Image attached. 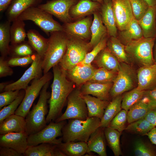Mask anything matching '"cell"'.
Instances as JSON below:
<instances>
[{"instance_id": "6da1fadb", "label": "cell", "mask_w": 156, "mask_h": 156, "mask_svg": "<svg viewBox=\"0 0 156 156\" xmlns=\"http://www.w3.org/2000/svg\"><path fill=\"white\" fill-rule=\"evenodd\" d=\"M53 78L48 101L49 109L46 118L48 123L55 121L60 116L68 96L76 87L67 77L66 71L59 64L53 67Z\"/></svg>"}, {"instance_id": "7a4b0ae2", "label": "cell", "mask_w": 156, "mask_h": 156, "mask_svg": "<svg viewBox=\"0 0 156 156\" xmlns=\"http://www.w3.org/2000/svg\"><path fill=\"white\" fill-rule=\"evenodd\" d=\"M62 129L64 142L81 141L87 143L90 136L100 127L101 119L96 117L86 120L69 119Z\"/></svg>"}, {"instance_id": "3957f363", "label": "cell", "mask_w": 156, "mask_h": 156, "mask_svg": "<svg viewBox=\"0 0 156 156\" xmlns=\"http://www.w3.org/2000/svg\"><path fill=\"white\" fill-rule=\"evenodd\" d=\"M50 81L43 86L37 103L34 105L25 117L26 132L28 135L39 131L47 126L45 116L49 111L47 101L51 96V93L47 91Z\"/></svg>"}, {"instance_id": "277c9868", "label": "cell", "mask_w": 156, "mask_h": 156, "mask_svg": "<svg viewBox=\"0 0 156 156\" xmlns=\"http://www.w3.org/2000/svg\"><path fill=\"white\" fill-rule=\"evenodd\" d=\"M155 38L144 37L130 42L125 45V50L131 62L140 67L155 64L153 49Z\"/></svg>"}, {"instance_id": "5b68a950", "label": "cell", "mask_w": 156, "mask_h": 156, "mask_svg": "<svg viewBox=\"0 0 156 156\" xmlns=\"http://www.w3.org/2000/svg\"><path fill=\"white\" fill-rule=\"evenodd\" d=\"M49 44L42 61L44 74L57 65L64 57L67 48L68 36L63 31L53 32L50 34Z\"/></svg>"}, {"instance_id": "8992f818", "label": "cell", "mask_w": 156, "mask_h": 156, "mask_svg": "<svg viewBox=\"0 0 156 156\" xmlns=\"http://www.w3.org/2000/svg\"><path fill=\"white\" fill-rule=\"evenodd\" d=\"M67 36L66 52L58 64L66 71L81 63L91 49L88 43L85 40L74 37Z\"/></svg>"}, {"instance_id": "52a82bcc", "label": "cell", "mask_w": 156, "mask_h": 156, "mask_svg": "<svg viewBox=\"0 0 156 156\" xmlns=\"http://www.w3.org/2000/svg\"><path fill=\"white\" fill-rule=\"evenodd\" d=\"M18 18L24 21H33L47 35L55 31H63L62 26L53 19L52 15L38 7L27 9Z\"/></svg>"}, {"instance_id": "ba28073f", "label": "cell", "mask_w": 156, "mask_h": 156, "mask_svg": "<svg viewBox=\"0 0 156 156\" xmlns=\"http://www.w3.org/2000/svg\"><path fill=\"white\" fill-rule=\"evenodd\" d=\"M138 85L137 73L130 64L119 62L117 75L110 92L111 98L130 91Z\"/></svg>"}, {"instance_id": "9c48e42d", "label": "cell", "mask_w": 156, "mask_h": 156, "mask_svg": "<svg viewBox=\"0 0 156 156\" xmlns=\"http://www.w3.org/2000/svg\"><path fill=\"white\" fill-rule=\"evenodd\" d=\"M66 120L58 122L51 121L39 131L28 135V146H36L43 143L58 145L62 143V138H57L62 135V129L66 123Z\"/></svg>"}, {"instance_id": "30bf717a", "label": "cell", "mask_w": 156, "mask_h": 156, "mask_svg": "<svg viewBox=\"0 0 156 156\" xmlns=\"http://www.w3.org/2000/svg\"><path fill=\"white\" fill-rule=\"evenodd\" d=\"M53 76L52 73L49 71L44 74L41 77L32 80L31 85L25 90L24 97L14 114L25 118L42 87L47 82L50 81Z\"/></svg>"}, {"instance_id": "8fae6325", "label": "cell", "mask_w": 156, "mask_h": 156, "mask_svg": "<svg viewBox=\"0 0 156 156\" xmlns=\"http://www.w3.org/2000/svg\"><path fill=\"white\" fill-rule=\"evenodd\" d=\"M65 112L55 121L58 122L71 119L86 120L88 118L86 104L80 94L79 88L76 87L69 94Z\"/></svg>"}, {"instance_id": "7c38bea8", "label": "cell", "mask_w": 156, "mask_h": 156, "mask_svg": "<svg viewBox=\"0 0 156 156\" xmlns=\"http://www.w3.org/2000/svg\"><path fill=\"white\" fill-rule=\"evenodd\" d=\"M77 0H51L37 7L53 15L64 23L70 22V14L71 7L77 3Z\"/></svg>"}, {"instance_id": "4fadbf2b", "label": "cell", "mask_w": 156, "mask_h": 156, "mask_svg": "<svg viewBox=\"0 0 156 156\" xmlns=\"http://www.w3.org/2000/svg\"><path fill=\"white\" fill-rule=\"evenodd\" d=\"M42 59L36 53L31 65L22 76L15 82L8 84L4 91L25 90L31 80L42 76Z\"/></svg>"}, {"instance_id": "5bb4252c", "label": "cell", "mask_w": 156, "mask_h": 156, "mask_svg": "<svg viewBox=\"0 0 156 156\" xmlns=\"http://www.w3.org/2000/svg\"><path fill=\"white\" fill-rule=\"evenodd\" d=\"M112 8L117 29H125L134 18L130 0H114Z\"/></svg>"}, {"instance_id": "9a60e30c", "label": "cell", "mask_w": 156, "mask_h": 156, "mask_svg": "<svg viewBox=\"0 0 156 156\" xmlns=\"http://www.w3.org/2000/svg\"><path fill=\"white\" fill-rule=\"evenodd\" d=\"M92 18L87 17L75 22L64 23L63 31L69 36L76 37L85 40L91 38V26Z\"/></svg>"}, {"instance_id": "2e32d148", "label": "cell", "mask_w": 156, "mask_h": 156, "mask_svg": "<svg viewBox=\"0 0 156 156\" xmlns=\"http://www.w3.org/2000/svg\"><path fill=\"white\" fill-rule=\"evenodd\" d=\"M28 136L26 131L0 134V146L11 148L23 155L29 146Z\"/></svg>"}, {"instance_id": "e0dca14e", "label": "cell", "mask_w": 156, "mask_h": 156, "mask_svg": "<svg viewBox=\"0 0 156 156\" xmlns=\"http://www.w3.org/2000/svg\"><path fill=\"white\" fill-rule=\"evenodd\" d=\"M96 69L92 64L80 63L71 69L66 71L68 78L74 83L77 87L79 88L90 79Z\"/></svg>"}, {"instance_id": "ac0fdd59", "label": "cell", "mask_w": 156, "mask_h": 156, "mask_svg": "<svg viewBox=\"0 0 156 156\" xmlns=\"http://www.w3.org/2000/svg\"><path fill=\"white\" fill-rule=\"evenodd\" d=\"M113 82L100 83L87 81L80 88L81 95H92L100 99L110 101V92Z\"/></svg>"}, {"instance_id": "d6986e66", "label": "cell", "mask_w": 156, "mask_h": 156, "mask_svg": "<svg viewBox=\"0 0 156 156\" xmlns=\"http://www.w3.org/2000/svg\"><path fill=\"white\" fill-rule=\"evenodd\" d=\"M137 87L142 90L156 87V64L139 68L137 72Z\"/></svg>"}, {"instance_id": "ffe728a7", "label": "cell", "mask_w": 156, "mask_h": 156, "mask_svg": "<svg viewBox=\"0 0 156 156\" xmlns=\"http://www.w3.org/2000/svg\"><path fill=\"white\" fill-rule=\"evenodd\" d=\"M104 128L98 127L90 136L87 142V153L94 152L100 156H106Z\"/></svg>"}, {"instance_id": "44dd1931", "label": "cell", "mask_w": 156, "mask_h": 156, "mask_svg": "<svg viewBox=\"0 0 156 156\" xmlns=\"http://www.w3.org/2000/svg\"><path fill=\"white\" fill-rule=\"evenodd\" d=\"M101 8L102 21L107 34L110 36L117 37V28L113 10L112 1H103Z\"/></svg>"}, {"instance_id": "7402d4cb", "label": "cell", "mask_w": 156, "mask_h": 156, "mask_svg": "<svg viewBox=\"0 0 156 156\" xmlns=\"http://www.w3.org/2000/svg\"><path fill=\"white\" fill-rule=\"evenodd\" d=\"M42 0H13L5 12L7 21L11 23L29 8L37 7Z\"/></svg>"}, {"instance_id": "603a6c76", "label": "cell", "mask_w": 156, "mask_h": 156, "mask_svg": "<svg viewBox=\"0 0 156 156\" xmlns=\"http://www.w3.org/2000/svg\"><path fill=\"white\" fill-rule=\"evenodd\" d=\"M142 31L143 37H156V6L149 7L142 18L138 21Z\"/></svg>"}, {"instance_id": "cb8c5ba5", "label": "cell", "mask_w": 156, "mask_h": 156, "mask_svg": "<svg viewBox=\"0 0 156 156\" xmlns=\"http://www.w3.org/2000/svg\"><path fill=\"white\" fill-rule=\"evenodd\" d=\"M26 131L25 118L15 114L8 117L0 123V134L19 133Z\"/></svg>"}, {"instance_id": "d4e9b609", "label": "cell", "mask_w": 156, "mask_h": 156, "mask_svg": "<svg viewBox=\"0 0 156 156\" xmlns=\"http://www.w3.org/2000/svg\"><path fill=\"white\" fill-rule=\"evenodd\" d=\"M23 155L25 156H66L57 145L43 143L29 146Z\"/></svg>"}, {"instance_id": "484cf974", "label": "cell", "mask_w": 156, "mask_h": 156, "mask_svg": "<svg viewBox=\"0 0 156 156\" xmlns=\"http://www.w3.org/2000/svg\"><path fill=\"white\" fill-rule=\"evenodd\" d=\"M101 4L92 0H79L70 8V14L75 18L93 14L101 8Z\"/></svg>"}, {"instance_id": "4316f807", "label": "cell", "mask_w": 156, "mask_h": 156, "mask_svg": "<svg viewBox=\"0 0 156 156\" xmlns=\"http://www.w3.org/2000/svg\"><path fill=\"white\" fill-rule=\"evenodd\" d=\"M81 96L87 105L88 118L96 117L101 119L105 109L110 101L102 100L89 95H81Z\"/></svg>"}, {"instance_id": "83f0119b", "label": "cell", "mask_w": 156, "mask_h": 156, "mask_svg": "<svg viewBox=\"0 0 156 156\" xmlns=\"http://www.w3.org/2000/svg\"><path fill=\"white\" fill-rule=\"evenodd\" d=\"M93 62L99 68L118 73L119 62L106 47L102 50Z\"/></svg>"}, {"instance_id": "f1b7e54d", "label": "cell", "mask_w": 156, "mask_h": 156, "mask_svg": "<svg viewBox=\"0 0 156 156\" xmlns=\"http://www.w3.org/2000/svg\"><path fill=\"white\" fill-rule=\"evenodd\" d=\"M27 37L29 44L43 60L48 47L49 38H45L34 29L27 31Z\"/></svg>"}, {"instance_id": "f546056e", "label": "cell", "mask_w": 156, "mask_h": 156, "mask_svg": "<svg viewBox=\"0 0 156 156\" xmlns=\"http://www.w3.org/2000/svg\"><path fill=\"white\" fill-rule=\"evenodd\" d=\"M94 19L91 26V37L88 43L91 48H93L105 37L107 31L103 25L101 16L95 12L93 14Z\"/></svg>"}, {"instance_id": "4dcf8cb0", "label": "cell", "mask_w": 156, "mask_h": 156, "mask_svg": "<svg viewBox=\"0 0 156 156\" xmlns=\"http://www.w3.org/2000/svg\"><path fill=\"white\" fill-rule=\"evenodd\" d=\"M122 98L121 94L112 98L105 109L101 119L100 127L105 128L109 127L112 120L121 110Z\"/></svg>"}, {"instance_id": "1f68e13d", "label": "cell", "mask_w": 156, "mask_h": 156, "mask_svg": "<svg viewBox=\"0 0 156 156\" xmlns=\"http://www.w3.org/2000/svg\"><path fill=\"white\" fill-rule=\"evenodd\" d=\"M120 31L119 39L125 45L131 41L143 37L142 29L138 21L135 18L125 29Z\"/></svg>"}, {"instance_id": "d6a6232c", "label": "cell", "mask_w": 156, "mask_h": 156, "mask_svg": "<svg viewBox=\"0 0 156 156\" xmlns=\"http://www.w3.org/2000/svg\"><path fill=\"white\" fill-rule=\"evenodd\" d=\"M106 47L119 62L131 63L125 50V46L117 37L111 36L107 41Z\"/></svg>"}, {"instance_id": "836d02e7", "label": "cell", "mask_w": 156, "mask_h": 156, "mask_svg": "<svg viewBox=\"0 0 156 156\" xmlns=\"http://www.w3.org/2000/svg\"><path fill=\"white\" fill-rule=\"evenodd\" d=\"M66 156H81L87 153V143L81 141L68 142L57 145Z\"/></svg>"}, {"instance_id": "e575fe53", "label": "cell", "mask_w": 156, "mask_h": 156, "mask_svg": "<svg viewBox=\"0 0 156 156\" xmlns=\"http://www.w3.org/2000/svg\"><path fill=\"white\" fill-rule=\"evenodd\" d=\"M153 109L143 97L134 104L127 112V122L129 124L144 117L147 113Z\"/></svg>"}, {"instance_id": "d590c367", "label": "cell", "mask_w": 156, "mask_h": 156, "mask_svg": "<svg viewBox=\"0 0 156 156\" xmlns=\"http://www.w3.org/2000/svg\"><path fill=\"white\" fill-rule=\"evenodd\" d=\"M24 21L17 18L12 22L10 28V42L12 45L21 43L25 41L27 37Z\"/></svg>"}, {"instance_id": "8d00e7d4", "label": "cell", "mask_w": 156, "mask_h": 156, "mask_svg": "<svg viewBox=\"0 0 156 156\" xmlns=\"http://www.w3.org/2000/svg\"><path fill=\"white\" fill-rule=\"evenodd\" d=\"M104 132L107 144L114 155H122L120 142L121 132L109 127L104 128Z\"/></svg>"}, {"instance_id": "74e56055", "label": "cell", "mask_w": 156, "mask_h": 156, "mask_svg": "<svg viewBox=\"0 0 156 156\" xmlns=\"http://www.w3.org/2000/svg\"><path fill=\"white\" fill-rule=\"evenodd\" d=\"M10 26L11 22L8 21L0 24V52L1 56L4 57L9 53Z\"/></svg>"}, {"instance_id": "f35d334b", "label": "cell", "mask_w": 156, "mask_h": 156, "mask_svg": "<svg viewBox=\"0 0 156 156\" xmlns=\"http://www.w3.org/2000/svg\"><path fill=\"white\" fill-rule=\"evenodd\" d=\"M155 127L143 117L129 123L125 130L131 133L144 135Z\"/></svg>"}, {"instance_id": "ab89813d", "label": "cell", "mask_w": 156, "mask_h": 156, "mask_svg": "<svg viewBox=\"0 0 156 156\" xmlns=\"http://www.w3.org/2000/svg\"><path fill=\"white\" fill-rule=\"evenodd\" d=\"M144 91L137 87L126 93L123 96L122 108L128 112L134 104L143 98Z\"/></svg>"}, {"instance_id": "60d3db41", "label": "cell", "mask_w": 156, "mask_h": 156, "mask_svg": "<svg viewBox=\"0 0 156 156\" xmlns=\"http://www.w3.org/2000/svg\"><path fill=\"white\" fill-rule=\"evenodd\" d=\"M117 73L103 68H96L92 78L88 81L100 83L113 82Z\"/></svg>"}, {"instance_id": "b9f144b4", "label": "cell", "mask_w": 156, "mask_h": 156, "mask_svg": "<svg viewBox=\"0 0 156 156\" xmlns=\"http://www.w3.org/2000/svg\"><path fill=\"white\" fill-rule=\"evenodd\" d=\"M25 93V90H21L18 96L14 101L0 109V123L8 117L14 114L15 111L22 101Z\"/></svg>"}, {"instance_id": "7bdbcfd3", "label": "cell", "mask_w": 156, "mask_h": 156, "mask_svg": "<svg viewBox=\"0 0 156 156\" xmlns=\"http://www.w3.org/2000/svg\"><path fill=\"white\" fill-rule=\"evenodd\" d=\"M134 153L136 156H156V150L151 144L138 140L135 144Z\"/></svg>"}, {"instance_id": "ee69618b", "label": "cell", "mask_w": 156, "mask_h": 156, "mask_svg": "<svg viewBox=\"0 0 156 156\" xmlns=\"http://www.w3.org/2000/svg\"><path fill=\"white\" fill-rule=\"evenodd\" d=\"M127 122V112L121 110L111 121L109 127L121 132L125 130Z\"/></svg>"}, {"instance_id": "f6af8a7d", "label": "cell", "mask_w": 156, "mask_h": 156, "mask_svg": "<svg viewBox=\"0 0 156 156\" xmlns=\"http://www.w3.org/2000/svg\"><path fill=\"white\" fill-rule=\"evenodd\" d=\"M10 47L12 54L16 57H24L32 55L34 54V51L27 42L25 41L18 44L12 45Z\"/></svg>"}, {"instance_id": "bcb514c9", "label": "cell", "mask_w": 156, "mask_h": 156, "mask_svg": "<svg viewBox=\"0 0 156 156\" xmlns=\"http://www.w3.org/2000/svg\"><path fill=\"white\" fill-rule=\"evenodd\" d=\"M107 41L105 37L102 39L93 48L91 51L86 54L84 59L81 63L85 64H91V63L100 52L106 47Z\"/></svg>"}, {"instance_id": "7dc6e473", "label": "cell", "mask_w": 156, "mask_h": 156, "mask_svg": "<svg viewBox=\"0 0 156 156\" xmlns=\"http://www.w3.org/2000/svg\"><path fill=\"white\" fill-rule=\"evenodd\" d=\"M134 18L138 21L146 13L149 6L143 0H130Z\"/></svg>"}, {"instance_id": "c3c4849f", "label": "cell", "mask_w": 156, "mask_h": 156, "mask_svg": "<svg viewBox=\"0 0 156 156\" xmlns=\"http://www.w3.org/2000/svg\"><path fill=\"white\" fill-rule=\"evenodd\" d=\"M36 53L28 56L13 57L7 61V62L10 66H25L33 62Z\"/></svg>"}, {"instance_id": "681fc988", "label": "cell", "mask_w": 156, "mask_h": 156, "mask_svg": "<svg viewBox=\"0 0 156 156\" xmlns=\"http://www.w3.org/2000/svg\"><path fill=\"white\" fill-rule=\"evenodd\" d=\"M20 90L5 91L0 94V109L12 103L18 96Z\"/></svg>"}, {"instance_id": "f907efd6", "label": "cell", "mask_w": 156, "mask_h": 156, "mask_svg": "<svg viewBox=\"0 0 156 156\" xmlns=\"http://www.w3.org/2000/svg\"><path fill=\"white\" fill-rule=\"evenodd\" d=\"M143 97L152 108H156V87L145 90Z\"/></svg>"}, {"instance_id": "816d5d0a", "label": "cell", "mask_w": 156, "mask_h": 156, "mask_svg": "<svg viewBox=\"0 0 156 156\" xmlns=\"http://www.w3.org/2000/svg\"><path fill=\"white\" fill-rule=\"evenodd\" d=\"M13 73L12 69L8 64L7 61L4 57H0V78L11 76Z\"/></svg>"}, {"instance_id": "f5cc1de1", "label": "cell", "mask_w": 156, "mask_h": 156, "mask_svg": "<svg viewBox=\"0 0 156 156\" xmlns=\"http://www.w3.org/2000/svg\"><path fill=\"white\" fill-rule=\"evenodd\" d=\"M23 155L18 153L14 149L9 147L0 146V156H21Z\"/></svg>"}, {"instance_id": "db71d44e", "label": "cell", "mask_w": 156, "mask_h": 156, "mask_svg": "<svg viewBox=\"0 0 156 156\" xmlns=\"http://www.w3.org/2000/svg\"><path fill=\"white\" fill-rule=\"evenodd\" d=\"M144 118L151 123L156 127V108L150 110Z\"/></svg>"}, {"instance_id": "11a10c76", "label": "cell", "mask_w": 156, "mask_h": 156, "mask_svg": "<svg viewBox=\"0 0 156 156\" xmlns=\"http://www.w3.org/2000/svg\"><path fill=\"white\" fill-rule=\"evenodd\" d=\"M146 135L153 144L156 145V127L152 129Z\"/></svg>"}, {"instance_id": "9f6ffc18", "label": "cell", "mask_w": 156, "mask_h": 156, "mask_svg": "<svg viewBox=\"0 0 156 156\" xmlns=\"http://www.w3.org/2000/svg\"><path fill=\"white\" fill-rule=\"evenodd\" d=\"M13 0H0V11L3 12L7 10Z\"/></svg>"}, {"instance_id": "6f0895ef", "label": "cell", "mask_w": 156, "mask_h": 156, "mask_svg": "<svg viewBox=\"0 0 156 156\" xmlns=\"http://www.w3.org/2000/svg\"><path fill=\"white\" fill-rule=\"evenodd\" d=\"M149 7L156 6V0H143Z\"/></svg>"}, {"instance_id": "680465c9", "label": "cell", "mask_w": 156, "mask_h": 156, "mask_svg": "<svg viewBox=\"0 0 156 156\" xmlns=\"http://www.w3.org/2000/svg\"><path fill=\"white\" fill-rule=\"evenodd\" d=\"M153 48V57L155 60V63L156 64V37L155 38V43Z\"/></svg>"}, {"instance_id": "91938a15", "label": "cell", "mask_w": 156, "mask_h": 156, "mask_svg": "<svg viewBox=\"0 0 156 156\" xmlns=\"http://www.w3.org/2000/svg\"><path fill=\"white\" fill-rule=\"evenodd\" d=\"M7 83H1L0 84V91L1 92L4 90L5 87L8 84Z\"/></svg>"}, {"instance_id": "94428289", "label": "cell", "mask_w": 156, "mask_h": 156, "mask_svg": "<svg viewBox=\"0 0 156 156\" xmlns=\"http://www.w3.org/2000/svg\"><path fill=\"white\" fill-rule=\"evenodd\" d=\"M93 1H97L101 4H102L103 2V0H92Z\"/></svg>"}, {"instance_id": "6125c7cd", "label": "cell", "mask_w": 156, "mask_h": 156, "mask_svg": "<svg viewBox=\"0 0 156 156\" xmlns=\"http://www.w3.org/2000/svg\"><path fill=\"white\" fill-rule=\"evenodd\" d=\"M103 0V1H104V0ZM112 0V1H114V0Z\"/></svg>"}]
</instances>
